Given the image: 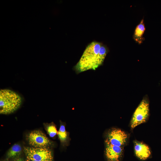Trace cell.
I'll use <instances>...</instances> for the list:
<instances>
[{
    "label": "cell",
    "mask_w": 161,
    "mask_h": 161,
    "mask_svg": "<svg viewBox=\"0 0 161 161\" xmlns=\"http://www.w3.org/2000/svg\"><path fill=\"white\" fill-rule=\"evenodd\" d=\"M21 99L14 92L7 89L0 91V113L3 114L12 113L20 106Z\"/></svg>",
    "instance_id": "7a4b0ae2"
},
{
    "label": "cell",
    "mask_w": 161,
    "mask_h": 161,
    "mask_svg": "<svg viewBox=\"0 0 161 161\" xmlns=\"http://www.w3.org/2000/svg\"><path fill=\"white\" fill-rule=\"evenodd\" d=\"M108 52L107 47L102 44L95 41L91 43L74 66L76 73L89 69L95 70L102 65Z\"/></svg>",
    "instance_id": "6da1fadb"
},
{
    "label": "cell",
    "mask_w": 161,
    "mask_h": 161,
    "mask_svg": "<svg viewBox=\"0 0 161 161\" xmlns=\"http://www.w3.org/2000/svg\"><path fill=\"white\" fill-rule=\"evenodd\" d=\"M21 151V146L18 144H15L9 149L7 156L8 158H13L18 157Z\"/></svg>",
    "instance_id": "30bf717a"
},
{
    "label": "cell",
    "mask_w": 161,
    "mask_h": 161,
    "mask_svg": "<svg viewBox=\"0 0 161 161\" xmlns=\"http://www.w3.org/2000/svg\"><path fill=\"white\" fill-rule=\"evenodd\" d=\"M105 142V154L108 161H120L122 157L123 147L112 145Z\"/></svg>",
    "instance_id": "52a82bcc"
},
{
    "label": "cell",
    "mask_w": 161,
    "mask_h": 161,
    "mask_svg": "<svg viewBox=\"0 0 161 161\" xmlns=\"http://www.w3.org/2000/svg\"><path fill=\"white\" fill-rule=\"evenodd\" d=\"M29 144L35 148H46L50 144L49 139L46 135L39 130L30 132L27 136Z\"/></svg>",
    "instance_id": "8992f818"
},
{
    "label": "cell",
    "mask_w": 161,
    "mask_h": 161,
    "mask_svg": "<svg viewBox=\"0 0 161 161\" xmlns=\"http://www.w3.org/2000/svg\"><path fill=\"white\" fill-rule=\"evenodd\" d=\"M26 161H36V160H29V159H27Z\"/></svg>",
    "instance_id": "5bb4252c"
},
{
    "label": "cell",
    "mask_w": 161,
    "mask_h": 161,
    "mask_svg": "<svg viewBox=\"0 0 161 161\" xmlns=\"http://www.w3.org/2000/svg\"><path fill=\"white\" fill-rule=\"evenodd\" d=\"M24 151L27 159L36 161L53 160L51 151L46 147H25Z\"/></svg>",
    "instance_id": "277c9868"
},
{
    "label": "cell",
    "mask_w": 161,
    "mask_h": 161,
    "mask_svg": "<svg viewBox=\"0 0 161 161\" xmlns=\"http://www.w3.org/2000/svg\"><path fill=\"white\" fill-rule=\"evenodd\" d=\"M57 134L61 142H64L66 140L67 138V133L64 125H61Z\"/></svg>",
    "instance_id": "8fae6325"
},
{
    "label": "cell",
    "mask_w": 161,
    "mask_h": 161,
    "mask_svg": "<svg viewBox=\"0 0 161 161\" xmlns=\"http://www.w3.org/2000/svg\"><path fill=\"white\" fill-rule=\"evenodd\" d=\"M47 131L49 136L53 137L58 134V131L55 126L53 124H50L47 127Z\"/></svg>",
    "instance_id": "7c38bea8"
},
{
    "label": "cell",
    "mask_w": 161,
    "mask_h": 161,
    "mask_svg": "<svg viewBox=\"0 0 161 161\" xmlns=\"http://www.w3.org/2000/svg\"><path fill=\"white\" fill-rule=\"evenodd\" d=\"M128 138V135L125 131L114 128L108 131L105 141L114 145L124 148L127 143Z\"/></svg>",
    "instance_id": "5b68a950"
},
{
    "label": "cell",
    "mask_w": 161,
    "mask_h": 161,
    "mask_svg": "<svg viewBox=\"0 0 161 161\" xmlns=\"http://www.w3.org/2000/svg\"><path fill=\"white\" fill-rule=\"evenodd\" d=\"M149 115V105L145 99L143 100L134 112L130 123L131 129L137 126L146 122Z\"/></svg>",
    "instance_id": "3957f363"
},
{
    "label": "cell",
    "mask_w": 161,
    "mask_h": 161,
    "mask_svg": "<svg viewBox=\"0 0 161 161\" xmlns=\"http://www.w3.org/2000/svg\"><path fill=\"white\" fill-rule=\"evenodd\" d=\"M134 151L136 156L140 160H145L151 155L149 146L143 142L135 140L134 141Z\"/></svg>",
    "instance_id": "ba28073f"
},
{
    "label": "cell",
    "mask_w": 161,
    "mask_h": 161,
    "mask_svg": "<svg viewBox=\"0 0 161 161\" xmlns=\"http://www.w3.org/2000/svg\"><path fill=\"white\" fill-rule=\"evenodd\" d=\"M145 30V28L143 18L136 27L133 35L134 39L139 44H141L144 40L143 36Z\"/></svg>",
    "instance_id": "9c48e42d"
},
{
    "label": "cell",
    "mask_w": 161,
    "mask_h": 161,
    "mask_svg": "<svg viewBox=\"0 0 161 161\" xmlns=\"http://www.w3.org/2000/svg\"><path fill=\"white\" fill-rule=\"evenodd\" d=\"M12 161H23V160L21 158H17Z\"/></svg>",
    "instance_id": "4fadbf2b"
}]
</instances>
